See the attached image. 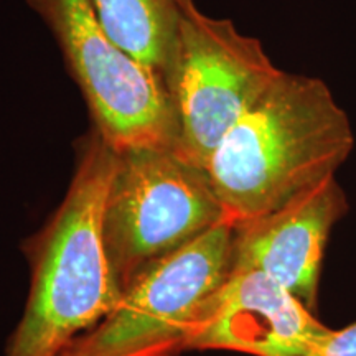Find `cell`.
Segmentation results:
<instances>
[{"label":"cell","mask_w":356,"mask_h":356,"mask_svg":"<svg viewBox=\"0 0 356 356\" xmlns=\"http://www.w3.org/2000/svg\"><path fill=\"white\" fill-rule=\"evenodd\" d=\"M353 147L350 119L330 88L318 78L280 71L222 137L207 173L226 218L238 225L335 177Z\"/></svg>","instance_id":"obj_1"},{"label":"cell","mask_w":356,"mask_h":356,"mask_svg":"<svg viewBox=\"0 0 356 356\" xmlns=\"http://www.w3.org/2000/svg\"><path fill=\"white\" fill-rule=\"evenodd\" d=\"M307 356H356V322L330 332Z\"/></svg>","instance_id":"obj_10"},{"label":"cell","mask_w":356,"mask_h":356,"mask_svg":"<svg viewBox=\"0 0 356 356\" xmlns=\"http://www.w3.org/2000/svg\"><path fill=\"white\" fill-rule=\"evenodd\" d=\"M330 332L277 280L261 270H231L203 307L184 350L307 356Z\"/></svg>","instance_id":"obj_7"},{"label":"cell","mask_w":356,"mask_h":356,"mask_svg":"<svg viewBox=\"0 0 356 356\" xmlns=\"http://www.w3.org/2000/svg\"><path fill=\"white\" fill-rule=\"evenodd\" d=\"M233 231L218 222L150 266L137 277L114 312L78 337L68 356H172L184 343L203 307L231 274Z\"/></svg>","instance_id":"obj_6"},{"label":"cell","mask_w":356,"mask_h":356,"mask_svg":"<svg viewBox=\"0 0 356 356\" xmlns=\"http://www.w3.org/2000/svg\"><path fill=\"white\" fill-rule=\"evenodd\" d=\"M48 26L86 102L92 129L114 150L177 147L178 122L162 74L121 47L89 0H26Z\"/></svg>","instance_id":"obj_4"},{"label":"cell","mask_w":356,"mask_h":356,"mask_svg":"<svg viewBox=\"0 0 356 356\" xmlns=\"http://www.w3.org/2000/svg\"><path fill=\"white\" fill-rule=\"evenodd\" d=\"M58 356H68V355H66V353H65V351H63V353H61V355H58Z\"/></svg>","instance_id":"obj_11"},{"label":"cell","mask_w":356,"mask_h":356,"mask_svg":"<svg viewBox=\"0 0 356 356\" xmlns=\"http://www.w3.org/2000/svg\"><path fill=\"white\" fill-rule=\"evenodd\" d=\"M259 40L195 0H178L175 56L167 86L177 113V149L207 170L208 160L279 76Z\"/></svg>","instance_id":"obj_5"},{"label":"cell","mask_w":356,"mask_h":356,"mask_svg":"<svg viewBox=\"0 0 356 356\" xmlns=\"http://www.w3.org/2000/svg\"><path fill=\"white\" fill-rule=\"evenodd\" d=\"M104 30L162 74H170L177 43L178 0H89Z\"/></svg>","instance_id":"obj_9"},{"label":"cell","mask_w":356,"mask_h":356,"mask_svg":"<svg viewBox=\"0 0 356 356\" xmlns=\"http://www.w3.org/2000/svg\"><path fill=\"white\" fill-rule=\"evenodd\" d=\"M348 208L332 177L279 210L233 225L231 270H261L315 314L325 249Z\"/></svg>","instance_id":"obj_8"},{"label":"cell","mask_w":356,"mask_h":356,"mask_svg":"<svg viewBox=\"0 0 356 356\" xmlns=\"http://www.w3.org/2000/svg\"><path fill=\"white\" fill-rule=\"evenodd\" d=\"M225 220L207 170L177 147L118 152L104 208V241L122 293L150 266Z\"/></svg>","instance_id":"obj_3"},{"label":"cell","mask_w":356,"mask_h":356,"mask_svg":"<svg viewBox=\"0 0 356 356\" xmlns=\"http://www.w3.org/2000/svg\"><path fill=\"white\" fill-rule=\"evenodd\" d=\"M118 152L92 129L55 215L30 241L32 286L7 356H58L122 299L104 241Z\"/></svg>","instance_id":"obj_2"}]
</instances>
